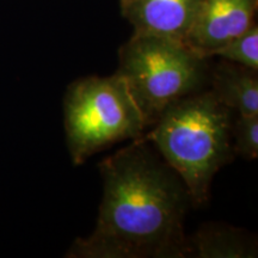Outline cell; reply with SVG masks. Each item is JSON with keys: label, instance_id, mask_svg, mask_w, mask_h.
I'll list each match as a JSON object with an SVG mask.
<instances>
[{"label": "cell", "instance_id": "obj_1", "mask_svg": "<svg viewBox=\"0 0 258 258\" xmlns=\"http://www.w3.org/2000/svg\"><path fill=\"white\" fill-rule=\"evenodd\" d=\"M103 200L93 232L70 258H183L191 199L176 171L141 137L99 164Z\"/></svg>", "mask_w": 258, "mask_h": 258}, {"label": "cell", "instance_id": "obj_2", "mask_svg": "<svg viewBox=\"0 0 258 258\" xmlns=\"http://www.w3.org/2000/svg\"><path fill=\"white\" fill-rule=\"evenodd\" d=\"M233 116L206 89L173 103L143 135L183 180L194 207L208 202L213 178L234 158Z\"/></svg>", "mask_w": 258, "mask_h": 258}, {"label": "cell", "instance_id": "obj_3", "mask_svg": "<svg viewBox=\"0 0 258 258\" xmlns=\"http://www.w3.org/2000/svg\"><path fill=\"white\" fill-rule=\"evenodd\" d=\"M209 59L185 42L151 35L133 34L121 47L117 73L127 84L146 128L173 103L207 89Z\"/></svg>", "mask_w": 258, "mask_h": 258}, {"label": "cell", "instance_id": "obj_4", "mask_svg": "<svg viewBox=\"0 0 258 258\" xmlns=\"http://www.w3.org/2000/svg\"><path fill=\"white\" fill-rule=\"evenodd\" d=\"M64 131L71 159L82 165L106 147L141 138L146 124L121 74L86 77L67 88Z\"/></svg>", "mask_w": 258, "mask_h": 258}, {"label": "cell", "instance_id": "obj_5", "mask_svg": "<svg viewBox=\"0 0 258 258\" xmlns=\"http://www.w3.org/2000/svg\"><path fill=\"white\" fill-rule=\"evenodd\" d=\"M258 0H202L185 43L211 54L256 23Z\"/></svg>", "mask_w": 258, "mask_h": 258}, {"label": "cell", "instance_id": "obj_6", "mask_svg": "<svg viewBox=\"0 0 258 258\" xmlns=\"http://www.w3.org/2000/svg\"><path fill=\"white\" fill-rule=\"evenodd\" d=\"M202 0H133L122 9L135 35L185 42Z\"/></svg>", "mask_w": 258, "mask_h": 258}, {"label": "cell", "instance_id": "obj_7", "mask_svg": "<svg viewBox=\"0 0 258 258\" xmlns=\"http://www.w3.org/2000/svg\"><path fill=\"white\" fill-rule=\"evenodd\" d=\"M209 85L234 114L258 115V71L222 59L211 67Z\"/></svg>", "mask_w": 258, "mask_h": 258}, {"label": "cell", "instance_id": "obj_8", "mask_svg": "<svg viewBox=\"0 0 258 258\" xmlns=\"http://www.w3.org/2000/svg\"><path fill=\"white\" fill-rule=\"evenodd\" d=\"M189 256L199 258H247L257 256L252 235L228 225L205 224L188 238Z\"/></svg>", "mask_w": 258, "mask_h": 258}, {"label": "cell", "instance_id": "obj_9", "mask_svg": "<svg viewBox=\"0 0 258 258\" xmlns=\"http://www.w3.org/2000/svg\"><path fill=\"white\" fill-rule=\"evenodd\" d=\"M231 62L258 71V27L254 23L243 34L232 38L211 54Z\"/></svg>", "mask_w": 258, "mask_h": 258}, {"label": "cell", "instance_id": "obj_10", "mask_svg": "<svg viewBox=\"0 0 258 258\" xmlns=\"http://www.w3.org/2000/svg\"><path fill=\"white\" fill-rule=\"evenodd\" d=\"M232 148L235 156L246 160L258 157V115L233 116L232 122Z\"/></svg>", "mask_w": 258, "mask_h": 258}, {"label": "cell", "instance_id": "obj_11", "mask_svg": "<svg viewBox=\"0 0 258 258\" xmlns=\"http://www.w3.org/2000/svg\"><path fill=\"white\" fill-rule=\"evenodd\" d=\"M132 2H133V0H120V4H121V10H122V9H124L125 6L131 4Z\"/></svg>", "mask_w": 258, "mask_h": 258}]
</instances>
